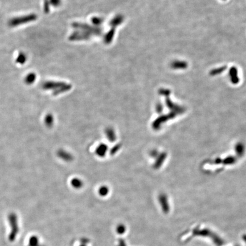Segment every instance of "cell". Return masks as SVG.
I'll return each mask as SVG.
<instances>
[{
    "instance_id": "cell-1",
    "label": "cell",
    "mask_w": 246,
    "mask_h": 246,
    "mask_svg": "<svg viewBox=\"0 0 246 246\" xmlns=\"http://www.w3.org/2000/svg\"><path fill=\"white\" fill-rule=\"evenodd\" d=\"M34 19H35V16L33 15H30L28 16H25V17H20V18H17L15 19H13L11 20V22H10V25L14 26H17L18 25H20V24H24L25 22L30 21L32 20H33Z\"/></svg>"
},
{
    "instance_id": "cell-2",
    "label": "cell",
    "mask_w": 246,
    "mask_h": 246,
    "mask_svg": "<svg viewBox=\"0 0 246 246\" xmlns=\"http://www.w3.org/2000/svg\"><path fill=\"white\" fill-rule=\"evenodd\" d=\"M26 60V58H25V55H24V54H20V55L18 56V57L17 58V62L20 63H23Z\"/></svg>"
},
{
    "instance_id": "cell-3",
    "label": "cell",
    "mask_w": 246,
    "mask_h": 246,
    "mask_svg": "<svg viewBox=\"0 0 246 246\" xmlns=\"http://www.w3.org/2000/svg\"><path fill=\"white\" fill-rule=\"evenodd\" d=\"M34 79H35L34 75V74H30L26 77V81L27 83H32V82H33Z\"/></svg>"
}]
</instances>
